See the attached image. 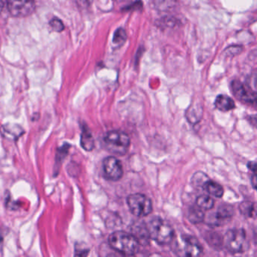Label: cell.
<instances>
[{
  "mask_svg": "<svg viewBox=\"0 0 257 257\" xmlns=\"http://www.w3.org/2000/svg\"><path fill=\"white\" fill-rule=\"evenodd\" d=\"M108 241L111 248L124 255H136L141 246L132 233L124 231H114L109 235Z\"/></svg>",
  "mask_w": 257,
  "mask_h": 257,
  "instance_id": "6da1fadb",
  "label": "cell"
},
{
  "mask_svg": "<svg viewBox=\"0 0 257 257\" xmlns=\"http://www.w3.org/2000/svg\"><path fill=\"white\" fill-rule=\"evenodd\" d=\"M150 239L160 245L171 243L174 238V230L169 222L156 216L147 224Z\"/></svg>",
  "mask_w": 257,
  "mask_h": 257,
  "instance_id": "7a4b0ae2",
  "label": "cell"
},
{
  "mask_svg": "<svg viewBox=\"0 0 257 257\" xmlns=\"http://www.w3.org/2000/svg\"><path fill=\"white\" fill-rule=\"evenodd\" d=\"M103 144L105 148L112 154L124 156L130 148L131 140L125 132L109 131L103 137Z\"/></svg>",
  "mask_w": 257,
  "mask_h": 257,
  "instance_id": "3957f363",
  "label": "cell"
},
{
  "mask_svg": "<svg viewBox=\"0 0 257 257\" xmlns=\"http://www.w3.org/2000/svg\"><path fill=\"white\" fill-rule=\"evenodd\" d=\"M174 250L180 256L191 257L202 255L204 249L196 237L189 234H182L176 239Z\"/></svg>",
  "mask_w": 257,
  "mask_h": 257,
  "instance_id": "277c9868",
  "label": "cell"
},
{
  "mask_svg": "<svg viewBox=\"0 0 257 257\" xmlns=\"http://www.w3.org/2000/svg\"><path fill=\"white\" fill-rule=\"evenodd\" d=\"M225 248L231 253L245 252L249 246L246 231L243 228L229 229L224 236Z\"/></svg>",
  "mask_w": 257,
  "mask_h": 257,
  "instance_id": "5b68a950",
  "label": "cell"
},
{
  "mask_svg": "<svg viewBox=\"0 0 257 257\" xmlns=\"http://www.w3.org/2000/svg\"><path fill=\"white\" fill-rule=\"evenodd\" d=\"M127 204L132 214L138 217H144L153 212V202L144 194L135 193L129 195L127 198Z\"/></svg>",
  "mask_w": 257,
  "mask_h": 257,
  "instance_id": "8992f818",
  "label": "cell"
},
{
  "mask_svg": "<svg viewBox=\"0 0 257 257\" xmlns=\"http://www.w3.org/2000/svg\"><path fill=\"white\" fill-rule=\"evenodd\" d=\"M7 7L12 16L25 18L34 13L35 0H7Z\"/></svg>",
  "mask_w": 257,
  "mask_h": 257,
  "instance_id": "52a82bcc",
  "label": "cell"
},
{
  "mask_svg": "<svg viewBox=\"0 0 257 257\" xmlns=\"http://www.w3.org/2000/svg\"><path fill=\"white\" fill-rule=\"evenodd\" d=\"M231 91L236 98L240 101L250 105H255L256 94L249 85L239 80H233L231 83Z\"/></svg>",
  "mask_w": 257,
  "mask_h": 257,
  "instance_id": "ba28073f",
  "label": "cell"
},
{
  "mask_svg": "<svg viewBox=\"0 0 257 257\" xmlns=\"http://www.w3.org/2000/svg\"><path fill=\"white\" fill-rule=\"evenodd\" d=\"M103 171L105 177L112 181H118L124 174L122 164L114 156H109L103 160Z\"/></svg>",
  "mask_w": 257,
  "mask_h": 257,
  "instance_id": "9c48e42d",
  "label": "cell"
},
{
  "mask_svg": "<svg viewBox=\"0 0 257 257\" xmlns=\"http://www.w3.org/2000/svg\"><path fill=\"white\" fill-rule=\"evenodd\" d=\"M234 207L230 204H224L218 207L216 213L213 214V218L210 219L208 224L213 225H222L226 223L234 216Z\"/></svg>",
  "mask_w": 257,
  "mask_h": 257,
  "instance_id": "30bf717a",
  "label": "cell"
},
{
  "mask_svg": "<svg viewBox=\"0 0 257 257\" xmlns=\"http://www.w3.org/2000/svg\"><path fill=\"white\" fill-rule=\"evenodd\" d=\"M132 234L136 237L140 244H147L150 237L149 235L147 224L142 222H137L132 225Z\"/></svg>",
  "mask_w": 257,
  "mask_h": 257,
  "instance_id": "8fae6325",
  "label": "cell"
},
{
  "mask_svg": "<svg viewBox=\"0 0 257 257\" xmlns=\"http://www.w3.org/2000/svg\"><path fill=\"white\" fill-rule=\"evenodd\" d=\"M201 188L210 196L215 197V198H220L223 196V187L219 183L213 181V180H210V179L204 182Z\"/></svg>",
  "mask_w": 257,
  "mask_h": 257,
  "instance_id": "7c38bea8",
  "label": "cell"
},
{
  "mask_svg": "<svg viewBox=\"0 0 257 257\" xmlns=\"http://www.w3.org/2000/svg\"><path fill=\"white\" fill-rule=\"evenodd\" d=\"M214 105L216 109L222 112H228L235 108L234 100L231 97L224 94H219L216 97Z\"/></svg>",
  "mask_w": 257,
  "mask_h": 257,
  "instance_id": "4fadbf2b",
  "label": "cell"
},
{
  "mask_svg": "<svg viewBox=\"0 0 257 257\" xmlns=\"http://www.w3.org/2000/svg\"><path fill=\"white\" fill-rule=\"evenodd\" d=\"M1 132L5 138L12 140L18 139L20 138L21 135L25 133L22 127L17 124H14V125L6 124L2 127Z\"/></svg>",
  "mask_w": 257,
  "mask_h": 257,
  "instance_id": "5bb4252c",
  "label": "cell"
},
{
  "mask_svg": "<svg viewBox=\"0 0 257 257\" xmlns=\"http://www.w3.org/2000/svg\"><path fill=\"white\" fill-rule=\"evenodd\" d=\"M81 146L86 151H91L94 148V140L89 129L85 126L81 135Z\"/></svg>",
  "mask_w": 257,
  "mask_h": 257,
  "instance_id": "9a60e30c",
  "label": "cell"
},
{
  "mask_svg": "<svg viewBox=\"0 0 257 257\" xmlns=\"http://www.w3.org/2000/svg\"><path fill=\"white\" fill-rule=\"evenodd\" d=\"M204 213L198 206H193L190 207L188 213V218L189 222L193 224H198L203 222L204 219Z\"/></svg>",
  "mask_w": 257,
  "mask_h": 257,
  "instance_id": "2e32d148",
  "label": "cell"
},
{
  "mask_svg": "<svg viewBox=\"0 0 257 257\" xmlns=\"http://www.w3.org/2000/svg\"><path fill=\"white\" fill-rule=\"evenodd\" d=\"M215 201L210 195H201L196 199V205L204 210H211L214 207Z\"/></svg>",
  "mask_w": 257,
  "mask_h": 257,
  "instance_id": "e0dca14e",
  "label": "cell"
},
{
  "mask_svg": "<svg viewBox=\"0 0 257 257\" xmlns=\"http://www.w3.org/2000/svg\"><path fill=\"white\" fill-rule=\"evenodd\" d=\"M239 210L240 213L247 218H253L255 216V203L250 201H244L239 206Z\"/></svg>",
  "mask_w": 257,
  "mask_h": 257,
  "instance_id": "ac0fdd59",
  "label": "cell"
},
{
  "mask_svg": "<svg viewBox=\"0 0 257 257\" xmlns=\"http://www.w3.org/2000/svg\"><path fill=\"white\" fill-rule=\"evenodd\" d=\"M126 40H127V35H126L125 31L122 28H119L115 31V34H114L112 43L117 46H120V45L124 44Z\"/></svg>",
  "mask_w": 257,
  "mask_h": 257,
  "instance_id": "d6986e66",
  "label": "cell"
},
{
  "mask_svg": "<svg viewBox=\"0 0 257 257\" xmlns=\"http://www.w3.org/2000/svg\"><path fill=\"white\" fill-rule=\"evenodd\" d=\"M208 179L210 178L204 172H196L192 177V183L194 186H197V187H202L204 182Z\"/></svg>",
  "mask_w": 257,
  "mask_h": 257,
  "instance_id": "ffe728a7",
  "label": "cell"
},
{
  "mask_svg": "<svg viewBox=\"0 0 257 257\" xmlns=\"http://www.w3.org/2000/svg\"><path fill=\"white\" fill-rule=\"evenodd\" d=\"M50 26L57 32H61L64 28L62 22L58 19H54L53 20L51 21Z\"/></svg>",
  "mask_w": 257,
  "mask_h": 257,
  "instance_id": "44dd1931",
  "label": "cell"
},
{
  "mask_svg": "<svg viewBox=\"0 0 257 257\" xmlns=\"http://www.w3.org/2000/svg\"><path fill=\"white\" fill-rule=\"evenodd\" d=\"M247 168L248 169L250 170L252 173H255V171H256V162H255V161L248 162Z\"/></svg>",
  "mask_w": 257,
  "mask_h": 257,
  "instance_id": "7402d4cb",
  "label": "cell"
},
{
  "mask_svg": "<svg viewBox=\"0 0 257 257\" xmlns=\"http://www.w3.org/2000/svg\"><path fill=\"white\" fill-rule=\"evenodd\" d=\"M251 184H252V187L254 189L256 188V177H255V173H253L252 178H251Z\"/></svg>",
  "mask_w": 257,
  "mask_h": 257,
  "instance_id": "603a6c76",
  "label": "cell"
},
{
  "mask_svg": "<svg viewBox=\"0 0 257 257\" xmlns=\"http://www.w3.org/2000/svg\"><path fill=\"white\" fill-rule=\"evenodd\" d=\"M4 0H0V13H2L3 10H4Z\"/></svg>",
  "mask_w": 257,
  "mask_h": 257,
  "instance_id": "cb8c5ba5",
  "label": "cell"
}]
</instances>
